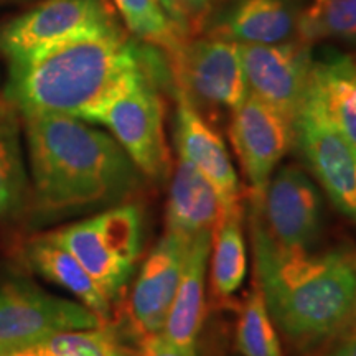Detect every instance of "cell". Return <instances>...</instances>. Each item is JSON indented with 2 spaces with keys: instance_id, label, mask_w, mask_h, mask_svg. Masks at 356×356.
Wrapping results in <instances>:
<instances>
[{
  "instance_id": "4",
  "label": "cell",
  "mask_w": 356,
  "mask_h": 356,
  "mask_svg": "<svg viewBox=\"0 0 356 356\" xmlns=\"http://www.w3.org/2000/svg\"><path fill=\"white\" fill-rule=\"evenodd\" d=\"M113 302L131 280L142 252L144 218L137 204L121 203L65 228L50 231Z\"/></svg>"
},
{
  "instance_id": "16",
  "label": "cell",
  "mask_w": 356,
  "mask_h": 356,
  "mask_svg": "<svg viewBox=\"0 0 356 356\" xmlns=\"http://www.w3.org/2000/svg\"><path fill=\"white\" fill-rule=\"evenodd\" d=\"M26 266L56 286L73 293L79 304L88 307L102 323L111 322V302L91 275L68 249L61 246L50 233L30 238L24 246Z\"/></svg>"
},
{
  "instance_id": "22",
  "label": "cell",
  "mask_w": 356,
  "mask_h": 356,
  "mask_svg": "<svg viewBox=\"0 0 356 356\" xmlns=\"http://www.w3.org/2000/svg\"><path fill=\"white\" fill-rule=\"evenodd\" d=\"M236 350L241 356H284L275 325L257 286L241 307L236 323Z\"/></svg>"
},
{
  "instance_id": "32",
  "label": "cell",
  "mask_w": 356,
  "mask_h": 356,
  "mask_svg": "<svg viewBox=\"0 0 356 356\" xmlns=\"http://www.w3.org/2000/svg\"><path fill=\"white\" fill-rule=\"evenodd\" d=\"M353 264H355V269H356V256H353Z\"/></svg>"
},
{
  "instance_id": "8",
  "label": "cell",
  "mask_w": 356,
  "mask_h": 356,
  "mask_svg": "<svg viewBox=\"0 0 356 356\" xmlns=\"http://www.w3.org/2000/svg\"><path fill=\"white\" fill-rule=\"evenodd\" d=\"M249 95L267 102L296 122L307 91L314 58L309 43H238Z\"/></svg>"
},
{
  "instance_id": "26",
  "label": "cell",
  "mask_w": 356,
  "mask_h": 356,
  "mask_svg": "<svg viewBox=\"0 0 356 356\" xmlns=\"http://www.w3.org/2000/svg\"><path fill=\"white\" fill-rule=\"evenodd\" d=\"M162 3L173 24L185 35L186 26L195 19L202 17L210 0H162Z\"/></svg>"
},
{
  "instance_id": "11",
  "label": "cell",
  "mask_w": 356,
  "mask_h": 356,
  "mask_svg": "<svg viewBox=\"0 0 356 356\" xmlns=\"http://www.w3.org/2000/svg\"><path fill=\"white\" fill-rule=\"evenodd\" d=\"M113 25L102 0H44L0 26V53L8 65L74 35Z\"/></svg>"
},
{
  "instance_id": "1",
  "label": "cell",
  "mask_w": 356,
  "mask_h": 356,
  "mask_svg": "<svg viewBox=\"0 0 356 356\" xmlns=\"http://www.w3.org/2000/svg\"><path fill=\"white\" fill-rule=\"evenodd\" d=\"M20 115L30 165L25 211L33 226L115 207L139 190L142 173L113 136L71 115Z\"/></svg>"
},
{
  "instance_id": "3",
  "label": "cell",
  "mask_w": 356,
  "mask_h": 356,
  "mask_svg": "<svg viewBox=\"0 0 356 356\" xmlns=\"http://www.w3.org/2000/svg\"><path fill=\"white\" fill-rule=\"evenodd\" d=\"M142 70L137 48L113 24L10 63L6 92L20 114H63L92 122Z\"/></svg>"
},
{
  "instance_id": "5",
  "label": "cell",
  "mask_w": 356,
  "mask_h": 356,
  "mask_svg": "<svg viewBox=\"0 0 356 356\" xmlns=\"http://www.w3.org/2000/svg\"><path fill=\"white\" fill-rule=\"evenodd\" d=\"M92 122L109 129L142 175L155 181L168 177L163 106L145 68L102 106Z\"/></svg>"
},
{
  "instance_id": "24",
  "label": "cell",
  "mask_w": 356,
  "mask_h": 356,
  "mask_svg": "<svg viewBox=\"0 0 356 356\" xmlns=\"http://www.w3.org/2000/svg\"><path fill=\"white\" fill-rule=\"evenodd\" d=\"M129 30L149 43L175 51L185 42L184 33L173 24L162 0H114Z\"/></svg>"
},
{
  "instance_id": "33",
  "label": "cell",
  "mask_w": 356,
  "mask_h": 356,
  "mask_svg": "<svg viewBox=\"0 0 356 356\" xmlns=\"http://www.w3.org/2000/svg\"><path fill=\"white\" fill-rule=\"evenodd\" d=\"M315 2H317V0H315Z\"/></svg>"
},
{
  "instance_id": "13",
  "label": "cell",
  "mask_w": 356,
  "mask_h": 356,
  "mask_svg": "<svg viewBox=\"0 0 356 356\" xmlns=\"http://www.w3.org/2000/svg\"><path fill=\"white\" fill-rule=\"evenodd\" d=\"M259 207L267 231L286 248L310 249L317 243L323 220L322 195L299 167L274 172Z\"/></svg>"
},
{
  "instance_id": "19",
  "label": "cell",
  "mask_w": 356,
  "mask_h": 356,
  "mask_svg": "<svg viewBox=\"0 0 356 356\" xmlns=\"http://www.w3.org/2000/svg\"><path fill=\"white\" fill-rule=\"evenodd\" d=\"M221 211L220 197L210 181L188 160H178L168 193L165 231L193 238L215 228Z\"/></svg>"
},
{
  "instance_id": "28",
  "label": "cell",
  "mask_w": 356,
  "mask_h": 356,
  "mask_svg": "<svg viewBox=\"0 0 356 356\" xmlns=\"http://www.w3.org/2000/svg\"><path fill=\"white\" fill-rule=\"evenodd\" d=\"M323 356H356V333L340 337L338 343L332 346Z\"/></svg>"
},
{
  "instance_id": "10",
  "label": "cell",
  "mask_w": 356,
  "mask_h": 356,
  "mask_svg": "<svg viewBox=\"0 0 356 356\" xmlns=\"http://www.w3.org/2000/svg\"><path fill=\"white\" fill-rule=\"evenodd\" d=\"M293 144L337 210L356 222V147L307 102L293 122Z\"/></svg>"
},
{
  "instance_id": "14",
  "label": "cell",
  "mask_w": 356,
  "mask_h": 356,
  "mask_svg": "<svg viewBox=\"0 0 356 356\" xmlns=\"http://www.w3.org/2000/svg\"><path fill=\"white\" fill-rule=\"evenodd\" d=\"M175 144L180 159L188 160L216 190L222 211L239 207V180L221 136L203 119L180 89L175 88Z\"/></svg>"
},
{
  "instance_id": "25",
  "label": "cell",
  "mask_w": 356,
  "mask_h": 356,
  "mask_svg": "<svg viewBox=\"0 0 356 356\" xmlns=\"http://www.w3.org/2000/svg\"><path fill=\"white\" fill-rule=\"evenodd\" d=\"M299 37L305 43L320 38H355L356 0H317L300 15Z\"/></svg>"
},
{
  "instance_id": "21",
  "label": "cell",
  "mask_w": 356,
  "mask_h": 356,
  "mask_svg": "<svg viewBox=\"0 0 356 356\" xmlns=\"http://www.w3.org/2000/svg\"><path fill=\"white\" fill-rule=\"evenodd\" d=\"M29 178L15 113L0 115V218L26 210Z\"/></svg>"
},
{
  "instance_id": "15",
  "label": "cell",
  "mask_w": 356,
  "mask_h": 356,
  "mask_svg": "<svg viewBox=\"0 0 356 356\" xmlns=\"http://www.w3.org/2000/svg\"><path fill=\"white\" fill-rule=\"evenodd\" d=\"M211 238L213 229H207L193 236L190 241L180 282L165 325L160 332V335L172 345L184 348L197 345L204 320V284L211 252Z\"/></svg>"
},
{
  "instance_id": "12",
  "label": "cell",
  "mask_w": 356,
  "mask_h": 356,
  "mask_svg": "<svg viewBox=\"0 0 356 356\" xmlns=\"http://www.w3.org/2000/svg\"><path fill=\"white\" fill-rule=\"evenodd\" d=\"M191 238L170 233L160 238L137 273L127 302L129 330L140 343L160 335L175 297Z\"/></svg>"
},
{
  "instance_id": "30",
  "label": "cell",
  "mask_w": 356,
  "mask_h": 356,
  "mask_svg": "<svg viewBox=\"0 0 356 356\" xmlns=\"http://www.w3.org/2000/svg\"><path fill=\"white\" fill-rule=\"evenodd\" d=\"M356 333V304H355V309L351 312V317L348 320V323H346L345 330L340 333V337H345V335H353Z\"/></svg>"
},
{
  "instance_id": "7",
  "label": "cell",
  "mask_w": 356,
  "mask_h": 356,
  "mask_svg": "<svg viewBox=\"0 0 356 356\" xmlns=\"http://www.w3.org/2000/svg\"><path fill=\"white\" fill-rule=\"evenodd\" d=\"M173 53L177 89L195 108H222L231 113L249 95L238 43L211 35L184 42Z\"/></svg>"
},
{
  "instance_id": "29",
  "label": "cell",
  "mask_w": 356,
  "mask_h": 356,
  "mask_svg": "<svg viewBox=\"0 0 356 356\" xmlns=\"http://www.w3.org/2000/svg\"><path fill=\"white\" fill-rule=\"evenodd\" d=\"M3 356H43V355L42 351H40L38 345H33V346H26V348L8 351V353H6Z\"/></svg>"
},
{
  "instance_id": "20",
  "label": "cell",
  "mask_w": 356,
  "mask_h": 356,
  "mask_svg": "<svg viewBox=\"0 0 356 356\" xmlns=\"http://www.w3.org/2000/svg\"><path fill=\"white\" fill-rule=\"evenodd\" d=\"M241 204L233 210L221 211L213 228L211 287L220 299H229L239 291L246 277V241L243 234Z\"/></svg>"
},
{
  "instance_id": "23",
  "label": "cell",
  "mask_w": 356,
  "mask_h": 356,
  "mask_svg": "<svg viewBox=\"0 0 356 356\" xmlns=\"http://www.w3.org/2000/svg\"><path fill=\"white\" fill-rule=\"evenodd\" d=\"M37 345L43 356H136L137 351L124 343L109 323L58 333Z\"/></svg>"
},
{
  "instance_id": "2",
  "label": "cell",
  "mask_w": 356,
  "mask_h": 356,
  "mask_svg": "<svg viewBox=\"0 0 356 356\" xmlns=\"http://www.w3.org/2000/svg\"><path fill=\"white\" fill-rule=\"evenodd\" d=\"M249 236L256 286L289 343L307 351L340 335L356 304L353 256L343 249L312 254L309 249L282 246L252 202Z\"/></svg>"
},
{
  "instance_id": "27",
  "label": "cell",
  "mask_w": 356,
  "mask_h": 356,
  "mask_svg": "<svg viewBox=\"0 0 356 356\" xmlns=\"http://www.w3.org/2000/svg\"><path fill=\"white\" fill-rule=\"evenodd\" d=\"M136 356H198V355L195 346L184 348V346L172 345L170 341H167L162 335H154L140 341L139 348L136 351Z\"/></svg>"
},
{
  "instance_id": "6",
  "label": "cell",
  "mask_w": 356,
  "mask_h": 356,
  "mask_svg": "<svg viewBox=\"0 0 356 356\" xmlns=\"http://www.w3.org/2000/svg\"><path fill=\"white\" fill-rule=\"evenodd\" d=\"M104 325L88 307L48 293L26 279L0 284V348L33 346L63 332Z\"/></svg>"
},
{
  "instance_id": "18",
  "label": "cell",
  "mask_w": 356,
  "mask_h": 356,
  "mask_svg": "<svg viewBox=\"0 0 356 356\" xmlns=\"http://www.w3.org/2000/svg\"><path fill=\"white\" fill-rule=\"evenodd\" d=\"M299 20L289 0H236L211 35L234 43H284L299 35Z\"/></svg>"
},
{
  "instance_id": "17",
  "label": "cell",
  "mask_w": 356,
  "mask_h": 356,
  "mask_svg": "<svg viewBox=\"0 0 356 356\" xmlns=\"http://www.w3.org/2000/svg\"><path fill=\"white\" fill-rule=\"evenodd\" d=\"M305 102L356 147V61L353 58L335 53L314 61Z\"/></svg>"
},
{
  "instance_id": "9",
  "label": "cell",
  "mask_w": 356,
  "mask_h": 356,
  "mask_svg": "<svg viewBox=\"0 0 356 356\" xmlns=\"http://www.w3.org/2000/svg\"><path fill=\"white\" fill-rule=\"evenodd\" d=\"M229 139L249 181V202L261 204L270 177L293 144V122L267 102L248 95L233 111Z\"/></svg>"
},
{
  "instance_id": "31",
  "label": "cell",
  "mask_w": 356,
  "mask_h": 356,
  "mask_svg": "<svg viewBox=\"0 0 356 356\" xmlns=\"http://www.w3.org/2000/svg\"><path fill=\"white\" fill-rule=\"evenodd\" d=\"M6 353H8V350H3V348H0V356H3Z\"/></svg>"
}]
</instances>
